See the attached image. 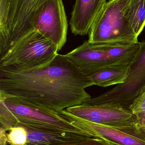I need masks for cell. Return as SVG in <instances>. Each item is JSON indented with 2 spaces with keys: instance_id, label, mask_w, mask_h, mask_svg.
I'll return each mask as SVG.
<instances>
[{
  "instance_id": "1",
  "label": "cell",
  "mask_w": 145,
  "mask_h": 145,
  "mask_svg": "<svg viewBox=\"0 0 145 145\" xmlns=\"http://www.w3.org/2000/svg\"><path fill=\"white\" fill-rule=\"evenodd\" d=\"M94 85L65 55L48 63L19 72L0 69V91L59 112L91 99L85 89Z\"/></svg>"
},
{
  "instance_id": "2",
  "label": "cell",
  "mask_w": 145,
  "mask_h": 145,
  "mask_svg": "<svg viewBox=\"0 0 145 145\" xmlns=\"http://www.w3.org/2000/svg\"><path fill=\"white\" fill-rule=\"evenodd\" d=\"M142 0H109L99 13L89 32L93 43L131 44L139 42L134 29Z\"/></svg>"
},
{
  "instance_id": "3",
  "label": "cell",
  "mask_w": 145,
  "mask_h": 145,
  "mask_svg": "<svg viewBox=\"0 0 145 145\" xmlns=\"http://www.w3.org/2000/svg\"><path fill=\"white\" fill-rule=\"evenodd\" d=\"M143 43L115 45L96 44L86 40L65 55L83 72L90 76L110 67L131 65Z\"/></svg>"
},
{
  "instance_id": "4",
  "label": "cell",
  "mask_w": 145,
  "mask_h": 145,
  "mask_svg": "<svg viewBox=\"0 0 145 145\" xmlns=\"http://www.w3.org/2000/svg\"><path fill=\"white\" fill-rule=\"evenodd\" d=\"M0 99L15 118L18 125L43 131L75 132L91 137L57 112L2 91H0Z\"/></svg>"
},
{
  "instance_id": "5",
  "label": "cell",
  "mask_w": 145,
  "mask_h": 145,
  "mask_svg": "<svg viewBox=\"0 0 145 145\" xmlns=\"http://www.w3.org/2000/svg\"><path fill=\"white\" fill-rule=\"evenodd\" d=\"M58 52L52 42L38 31H34L0 60V69L19 72L38 68L52 61Z\"/></svg>"
},
{
  "instance_id": "6",
  "label": "cell",
  "mask_w": 145,
  "mask_h": 145,
  "mask_svg": "<svg viewBox=\"0 0 145 145\" xmlns=\"http://www.w3.org/2000/svg\"><path fill=\"white\" fill-rule=\"evenodd\" d=\"M145 85V41L129 68L125 82L117 84L114 88L99 96L85 102L90 105L107 103L118 104L129 109Z\"/></svg>"
},
{
  "instance_id": "7",
  "label": "cell",
  "mask_w": 145,
  "mask_h": 145,
  "mask_svg": "<svg viewBox=\"0 0 145 145\" xmlns=\"http://www.w3.org/2000/svg\"><path fill=\"white\" fill-rule=\"evenodd\" d=\"M36 31L49 40L58 51L67 39L68 22L62 0H47L36 12L33 20Z\"/></svg>"
},
{
  "instance_id": "8",
  "label": "cell",
  "mask_w": 145,
  "mask_h": 145,
  "mask_svg": "<svg viewBox=\"0 0 145 145\" xmlns=\"http://www.w3.org/2000/svg\"><path fill=\"white\" fill-rule=\"evenodd\" d=\"M65 110L74 116L98 124L121 128H139L136 117L132 111L118 104L83 103Z\"/></svg>"
},
{
  "instance_id": "9",
  "label": "cell",
  "mask_w": 145,
  "mask_h": 145,
  "mask_svg": "<svg viewBox=\"0 0 145 145\" xmlns=\"http://www.w3.org/2000/svg\"><path fill=\"white\" fill-rule=\"evenodd\" d=\"M59 115L108 145H145V135L140 128H121L95 123L74 116L66 110Z\"/></svg>"
},
{
  "instance_id": "10",
  "label": "cell",
  "mask_w": 145,
  "mask_h": 145,
  "mask_svg": "<svg viewBox=\"0 0 145 145\" xmlns=\"http://www.w3.org/2000/svg\"><path fill=\"white\" fill-rule=\"evenodd\" d=\"M47 0H20L17 14L8 35L0 43V59L8 55L26 37L35 31L33 25L35 14Z\"/></svg>"
},
{
  "instance_id": "11",
  "label": "cell",
  "mask_w": 145,
  "mask_h": 145,
  "mask_svg": "<svg viewBox=\"0 0 145 145\" xmlns=\"http://www.w3.org/2000/svg\"><path fill=\"white\" fill-rule=\"evenodd\" d=\"M106 0H75L70 21V29L75 35L89 34L97 15Z\"/></svg>"
},
{
  "instance_id": "12",
  "label": "cell",
  "mask_w": 145,
  "mask_h": 145,
  "mask_svg": "<svg viewBox=\"0 0 145 145\" xmlns=\"http://www.w3.org/2000/svg\"><path fill=\"white\" fill-rule=\"evenodd\" d=\"M23 127L27 132L26 145H62L79 142L91 138L75 132L43 131Z\"/></svg>"
},
{
  "instance_id": "13",
  "label": "cell",
  "mask_w": 145,
  "mask_h": 145,
  "mask_svg": "<svg viewBox=\"0 0 145 145\" xmlns=\"http://www.w3.org/2000/svg\"><path fill=\"white\" fill-rule=\"evenodd\" d=\"M131 65L110 67L89 76L94 85L105 88L117 85L127 80Z\"/></svg>"
},
{
  "instance_id": "14",
  "label": "cell",
  "mask_w": 145,
  "mask_h": 145,
  "mask_svg": "<svg viewBox=\"0 0 145 145\" xmlns=\"http://www.w3.org/2000/svg\"><path fill=\"white\" fill-rule=\"evenodd\" d=\"M20 0H0V43L7 39L18 9Z\"/></svg>"
},
{
  "instance_id": "15",
  "label": "cell",
  "mask_w": 145,
  "mask_h": 145,
  "mask_svg": "<svg viewBox=\"0 0 145 145\" xmlns=\"http://www.w3.org/2000/svg\"><path fill=\"white\" fill-rule=\"evenodd\" d=\"M129 109L136 117L137 124L145 135V85Z\"/></svg>"
},
{
  "instance_id": "16",
  "label": "cell",
  "mask_w": 145,
  "mask_h": 145,
  "mask_svg": "<svg viewBox=\"0 0 145 145\" xmlns=\"http://www.w3.org/2000/svg\"><path fill=\"white\" fill-rule=\"evenodd\" d=\"M7 134V142L10 145H26L27 132L23 126L12 128Z\"/></svg>"
},
{
  "instance_id": "17",
  "label": "cell",
  "mask_w": 145,
  "mask_h": 145,
  "mask_svg": "<svg viewBox=\"0 0 145 145\" xmlns=\"http://www.w3.org/2000/svg\"><path fill=\"white\" fill-rule=\"evenodd\" d=\"M0 123L1 127L6 131L18 125L16 118L1 99H0Z\"/></svg>"
},
{
  "instance_id": "18",
  "label": "cell",
  "mask_w": 145,
  "mask_h": 145,
  "mask_svg": "<svg viewBox=\"0 0 145 145\" xmlns=\"http://www.w3.org/2000/svg\"><path fill=\"white\" fill-rule=\"evenodd\" d=\"M145 26V0H142L135 20L134 29L138 37Z\"/></svg>"
},
{
  "instance_id": "19",
  "label": "cell",
  "mask_w": 145,
  "mask_h": 145,
  "mask_svg": "<svg viewBox=\"0 0 145 145\" xmlns=\"http://www.w3.org/2000/svg\"><path fill=\"white\" fill-rule=\"evenodd\" d=\"M60 145H108L104 140L95 137H91L85 140Z\"/></svg>"
},
{
  "instance_id": "20",
  "label": "cell",
  "mask_w": 145,
  "mask_h": 145,
  "mask_svg": "<svg viewBox=\"0 0 145 145\" xmlns=\"http://www.w3.org/2000/svg\"><path fill=\"white\" fill-rule=\"evenodd\" d=\"M0 143L1 145H7V133L2 128H0Z\"/></svg>"
}]
</instances>
